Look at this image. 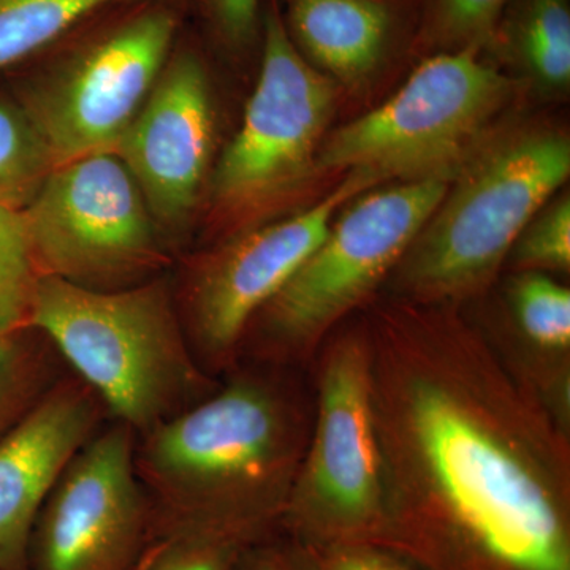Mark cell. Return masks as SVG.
Segmentation results:
<instances>
[{
    "mask_svg": "<svg viewBox=\"0 0 570 570\" xmlns=\"http://www.w3.org/2000/svg\"><path fill=\"white\" fill-rule=\"evenodd\" d=\"M313 415L309 366L239 360L208 396L137 436L153 538L195 531L249 546L279 531Z\"/></svg>",
    "mask_w": 570,
    "mask_h": 570,
    "instance_id": "cell-2",
    "label": "cell"
},
{
    "mask_svg": "<svg viewBox=\"0 0 570 570\" xmlns=\"http://www.w3.org/2000/svg\"><path fill=\"white\" fill-rule=\"evenodd\" d=\"M291 24L318 66L355 81L381 61L392 18L381 0H292Z\"/></svg>",
    "mask_w": 570,
    "mask_h": 570,
    "instance_id": "cell-16",
    "label": "cell"
},
{
    "mask_svg": "<svg viewBox=\"0 0 570 570\" xmlns=\"http://www.w3.org/2000/svg\"><path fill=\"white\" fill-rule=\"evenodd\" d=\"M505 321L478 330L499 362L570 433V291L550 275L513 272Z\"/></svg>",
    "mask_w": 570,
    "mask_h": 570,
    "instance_id": "cell-15",
    "label": "cell"
},
{
    "mask_svg": "<svg viewBox=\"0 0 570 570\" xmlns=\"http://www.w3.org/2000/svg\"><path fill=\"white\" fill-rule=\"evenodd\" d=\"M515 43L528 69L550 88L570 81L568 0H524L515 26Z\"/></svg>",
    "mask_w": 570,
    "mask_h": 570,
    "instance_id": "cell-20",
    "label": "cell"
},
{
    "mask_svg": "<svg viewBox=\"0 0 570 570\" xmlns=\"http://www.w3.org/2000/svg\"><path fill=\"white\" fill-rule=\"evenodd\" d=\"M245 547L208 532H167L153 538L134 570H234Z\"/></svg>",
    "mask_w": 570,
    "mask_h": 570,
    "instance_id": "cell-22",
    "label": "cell"
},
{
    "mask_svg": "<svg viewBox=\"0 0 570 570\" xmlns=\"http://www.w3.org/2000/svg\"><path fill=\"white\" fill-rule=\"evenodd\" d=\"M40 276L22 209L0 206V337L29 328Z\"/></svg>",
    "mask_w": 570,
    "mask_h": 570,
    "instance_id": "cell-21",
    "label": "cell"
},
{
    "mask_svg": "<svg viewBox=\"0 0 570 570\" xmlns=\"http://www.w3.org/2000/svg\"><path fill=\"white\" fill-rule=\"evenodd\" d=\"M508 261L513 272H535L543 275L569 273L570 269V204L562 198L553 208L532 219L519 236Z\"/></svg>",
    "mask_w": 570,
    "mask_h": 570,
    "instance_id": "cell-23",
    "label": "cell"
},
{
    "mask_svg": "<svg viewBox=\"0 0 570 570\" xmlns=\"http://www.w3.org/2000/svg\"><path fill=\"white\" fill-rule=\"evenodd\" d=\"M135 442L111 420L75 453L33 524L29 570L135 569L153 540Z\"/></svg>",
    "mask_w": 570,
    "mask_h": 570,
    "instance_id": "cell-12",
    "label": "cell"
},
{
    "mask_svg": "<svg viewBox=\"0 0 570 570\" xmlns=\"http://www.w3.org/2000/svg\"><path fill=\"white\" fill-rule=\"evenodd\" d=\"M22 214L41 276L115 291L167 264L156 219L115 153L52 168Z\"/></svg>",
    "mask_w": 570,
    "mask_h": 570,
    "instance_id": "cell-8",
    "label": "cell"
},
{
    "mask_svg": "<svg viewBox=\"0 0 570 570\" xmlns=\"http://www.w3.org/2000/svg\"><path fill=\"white\" fill-rule=\"evenodd\" d=\"M309 550L313 551L318 570H423L396 551L371 543L318 547Z\"/></svg>",
    "mask_w": 570,
    "mask_h": 570,
    "instance_id": "cell-26",
    "label": "cell"
},
{
    "mask_svg": "<svg viewBox=\"0 0 570 570\" xmlns=\"http://www.w3.org/2000/svg\"><path fill=\"white\" fill-rule=\"evenodd\" d=\"M99 397L63 374L0 439V570H29L41 505L69 461L107 423Z\"/></svg>",
    "mask_w": 570,
    "mask_h": 570,
    "instance_id": "cell-14",
    "label": "cell"
},
{
    "mask_svg": "<svg viewBox=\"0 0 570 570\" xmlns=\"http://www.w3.org/2000/svg\"><path fill=\"white\" fill-rule=\"evenodd\" d=\"M569 174V138L553 130L513 135L480 154L390 275L397 303L459 307L485 294Z\"/></svg>",
    "mask_w": 570,
    "mask_h": 570,
    "instance_id": "cell-4",
    "label": "cell"
},
{
    "mask_svg": "<svg viewBox=\"0 0 570 570\" xmlns=\"http://www.w3.org/2000/svg\"><path fill=\"white\" fill-rule=\"evenodd\" d=\"M448 190L445 179L407 181L348 206L298 272L258 311L239 360L309 366L326 336L389 279Z\"/></svg>",
    "mask_w": 570,
    "mask_h": 570,
    "instance_id": "cell-6",
    "label": "cell"
},
{
    "mask_svg": "<svg viewBox=\"0 0 570 570\" xmlns=\"http://www.w3.org/2000/svg\"><path fill=\"white\" fill-rule=\"evenodd\" d=\"M382 547L423 570H570V433L456 307L366 317Z\"/></svg>",
    "mask_w": 570,
    "mask_h": 570,
    "instance_id": "cell-1",
    "label": "cell"
},
{
    "mask_svg": "<svg viewBox=\"0 0 570 570\" xmlns=\"http://www.w3.org/2000/svg\"><path fill=\"white\" fill-rule=\"evenodd\" d=\"M52 168L50 149L28 111L0 99V206L24 208Z\"/></svg>",
    "mask_w": 570,
    "mask_h": 570,
    "instance_id": "cell-19",
    "label": "cell"
},
{
    "mask_svg": "<svg viewBox=\"0 0 570 570\" xmlns=\"http://www.w3.org/2000/svg\"><path fill=\"white\" fill-rule=\"evenodd\" d=\"M332 107V81L307 63L277 11H269L261 77L242 127L214 171L217 206L250 212L302 181L313 167Z\"/></svg>",
    "mask_w": 570,
    "mask_h": 570,
    "instance_id": "cell-11",
    "label": "cell"
},
{
    "mask_svg": "<svg viewBox=\"0 0 570 570\" xmlns=\"http://www.w3.org/2000/svg\"><path fill=\"white\" fill-rule=\"evenodd\" d=\"M29 326L96 393L108 417L137 436L219 385L195 358L165 277L100 291L40 276Z\"/></svg>",
    "mask_w": 570,
    "mask_h": 570,
    "instance_id": "cell-3",
    "label": "cell"
},
{
    "mask_svg": "<svg viewBox=\"0 0 570 570\" xmlns=\"http://www.w3.org/2000/svg\"><path fill=\"white\" fill-rule=\"evenodd\" d=\"M234 570H318L313 551L283 531L246 546Z\"/></svg>",
    "mask_w": 570,
    "mask_h": 570,
    "instance_id": "cell-25",
    "label": "cell"
},
{
    "mask_svg": "<svg viewBox=\"0 0 570 570\" xmlns=\"http://www.w3.org/2000/svg\"><path fill=\"white\" fill-rule=\"evenodd\" d=\"M309 370L313 426L281 531L309 549L382 546L387 498L366 318L333 330Z\"/></svg>",
    "mask_w": 570,
    "mask_h": 570,
    "instance_id": "cell-5",
    "label": "cell"
},
{
    "mask_svg": "<svg viewBox=\"0 0 570 570\" xmlns=\"http://www.w3.org/2000/svg\"><path fill=\"white\" fill-rule=\"evenodd\" d=\"M508 0H431L430 28L439 41L475 47L493 32Z\"/></svg>",
    "mask_w": 570,
    "mask_h": 570,
    "instance_id": "cell-24",
    "label": "cell"
},
{
    "mask_svg": "<svg viewBox=\"0 0 570 570\" xmlns=\"http://www.w3.org/2000/svg\"><path fill=\"white\" fill-rule=\"evenodd\" d=\"M379 183L351 171L313 208L246 232L193 264L179 314L206 373L220 377L239 362L250 322L324 242L337 208Z\"/></svg>",
    "mask_w": 570,
    "mask_h": 570,
    "instance_id": "cell-10",
    "label": "cell"
},
{
    "mask_svg": "<svg viewBox=\"0 0 570 570\" xmlns=\"http://www.w3.org/2000/svg\"><path fill=\"white\" fill-rule=\"evenodd\" d=\"M213 140V99L205 67L190 52L175 56L115 149L157 224L178 228L189 219Z\"/></svg>",
    "mask_w": 570,
    "mask_h": 570,
    "instance_id": "cell-13",
    "label": "cell"
},
{
    "mask_svg": "<svg viewBox=\"0 0 570 570\" xmlns=\"http://www.w3.org/2000/svg\"><path fill=\"white\" fill-rule=\"evenodd\" d=\"M178 18L165 6L134 14L86 45L20 100L55 167L115 153L163 73Z\"/></svg>",
    "mask_w": 570,
    "mask_h": 570,
    "instance_id": "cell-9",
    "label": "cell"
},
{
    "mask_svg": "<svg viewBox=\"0 0 570 570\" xmlns=\"http://www.w3.org/2000/svg\"><path fill=\"white\" fill-rule=\"evenodd\" d=\"M509 94L508 78L480 61L475 47L442 52L420 63L387 102L333 134L318 167L367 171L381 181H448Z\"/></svg>",
    "mask_w": 570,
    "mask_h": 570,
    "instance_id": "cell-7",
    "label": "cell"
},
{
    "mask_svg": "<svg viewBox=\"0 0 570 570\" xmlns=\"http://www.w3.org/2000/svg\"><path fill=\"white\" fill-rule=\"evenodd\" d=\"M134 2L141 0H0V70L24 61L89 14Z\"/></svg>",
    "mask_w": 570,
    "mask_h": 570,
    "instance_id": "cell-18",
    "label": "cell"
},
{
    "mask_svg": "<svg viewBox=\"0 0 570 570\" xmlns=\"http://www.w3.org/2000/svg\"><path fill=\"white\" fill-rule=\"evenodd\" d=\"M225 36L245 41L253 36L257 21L258 0H209Z\"/></svg>",
    "mask_w": 570,
    "mask_h": 570,
    "instance_id": "cell-27",
    "label": "cell"
},
{
    "mask_svg": "<svg viewBox=\"0 0 570 570\" xmlns=\"http://www.w3.org/2000/svg\"><path fill=\"white\" fill-rule=\"evenodd\" d=\"M62 360L37 330L0 337V439L63 376Z\"/></svg>",
    "mask_w": 570,
    "mask_h": 570,
    "instance_id": "cell-17",
    "label": "cell"
}]
</instances>
